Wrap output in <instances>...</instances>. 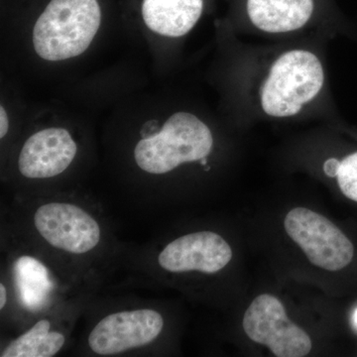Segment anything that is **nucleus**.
<instances>
[{
  "label": "nucleus",
  "instance_id": "nucleus-1",
  "mask_svg": "<svg viewBox=\"0 0 357 357\" xmlns=\"http://www.w3.org/2000/svg\"><path fill=\"white\" fill-rule=\"evenodd\" d=\"M100 21L98 0H51L33 29L35 51L53 62L77 57L95 38Z\"/></svg>",
  "mask_w": 357,
  "mask_h": 357
},
{
  "label": "nucleus",
  "instance_id": "nucleus-2",
  "mask_svg": "<svg viewBox=\"0 0 357 357\" xmlns=\"http://www.w3.org/2000/svg\"><path fill=\"white\" fill-rule=\"evenodd\" d=\"M325 83V70L312 52L292 50L282 54L270 68L260 89L263 112L272 117L299 114L318 96Z\"/></svg>",
  "mask_w": 357,
  "mask_h": 357
},
{
  "label": "nucleus",
  "instance_id": "nucleus-3",
  "mask_svg": "<svg viewBox=\"0 0 357 357\" xmlns=\"http://www.w3.org/2000/svg\"><path fill=\"white\" fill-rule=\"evenodd\" d=\"M213 145V134L204 122L189 112H177L159 133L137 143L134 158L145 172L161 175L181 164L206 159Z\"/></svg>",
  "mask_w": 357,
  "mask_h": 357
},
{
  "label": "nucleus",
  "instance_id": "nucleus-4",
  "mask_svg": "<svg viewBox=\"0 0 357 357\" xmlns=\"http://www.w3.org/2000/svg\"><path fill=\"white\" fill-rule=\"evenodd\" d=\"M284 225L288 236L314 266L338 271L351 262L354 248L351 241L319 213L305 208H294L289 211Z\"/></svg>",
  "mask_w": 357,
  "mask_h": 357
},
{
  "label": "nucleus",
  "instance_id": "nucleus-5",
  "mask_svg": "<svg viewBox=\"0 0 357 357\" xmlns=\"http://www.w3.org/2000/svg\"><path fill=\"white\" fill-rule=\"evenodd\" d=\"M244 332L253 342L267 345L277 357H303L310 354L312 340L304 330L288 319L276 297L258 296L246 310Z\"/></svg>",
  "mask_w": 357,
  "mask_h": 357
},
{
  "label": "nucleus",
  "instance_id": "nucleus-6",
  "mask_svg": "<svg viewBox=\"0 0 357 357\" xmlns=\"http://www.w3.org/2000/svg\"><path fill=\"white\" fill-rule=\"evenodd\" d=\"M34 223L47 243L66 252L84 255L100 241V225L76 204H43L35 213Z\"/></svg>",
  "mask_w": 357,
  "mask_h": 357
},
{
  "label": "nucleus",
  "instance_id": "nucleus-7",
  "mask_svg": "<svg viewBox=\"0 0 357 357\" xmlns=\"http://www.w3.org/2000/svg\"><path fill=\"white\" fill-rule=\"evenodd\" d=\"M163 328V317L154 310L114 312L91 330L89 345L96 354L114 356L150 344Z\"/></svg>",
  "mask_w": 357,
  "mask_h": 357
},
{
  "label": "nucleus",
  "instance_id": "nucleus-8",
  "mask_svg": "<svg viewBox=\"0 0 357 357\" xmlns=\"http://www.w3.org/2000/svg\"><path fill=\"white\" fill-rule=\"evenodd\" d=\"M232 250L220 234L199 231L178 237L159 255L158 262L172 273L199 271L213 274L230 262Z\"/></svg>",
  "mask_w": 357,
  "mask_h": 357
},
{
  "label": "nucleus",
  "instance_id": "nucleus-9",
  "mask_svg": "<svg viewBox=\"0 0 357 357\" xmlns=\"http://www.w3.org/2000/svg\"><path fill=\"white\" fill-rule=\"evenodd\" d=\"M77 144L64 128H47L33 134L21 150L18 168L26 178L56 177L76 157Z\"/></svg>",
  "mask_w": 357,
  "mask_h": 357
},
{
  "label": "nucleus",
  "instance_id": "nucleus-10",
  "mask_svg": "<svg viewBox=\"0 0 357 357\" xmlns=\"http://www.w3.org/2000/svg\"><path fill=\"white\" fill-rule=\"evenodd\" d=\"M324 0H241L243 13L256 29L280 34L297 31L318 13Z\"/></svg>",
  "mask_w": 357,
  "mask_h": 357
},
{
  "label": "nucleus",
  "instance_id": "nucleus-11",
  "mask_svg": "<svg viewBox=\"0 0 357 357\" xmlns=\"http://www.w3.org/2000/svg\"><path fill=\"white\" fill-rule=\"evenodd\" d=\"M204 8V0H142L141 13L150 30L167 37L191 31Z\"/></svg>",
  "mask_w": 357,
  "mask_h": 357
},
{
  "label": "nucleus",
  "instance_id": "nucleus-12",
  "mask_svg": "<svg viewBox=\"0 0 357 357\" xmlns=\"http://www.w3.org/2000/svg\"><path fill=\"white\" fill-rule=\"evenodd\" d=\"M50 321L41 319L31 330L13 340L1 352V357H51L65 344L63 333L50 332Z\"/></svg>",
  "mask_w": 357,
  "mask_h": 357
},
{
  "label": "nucleus",
  "instance_id": "nucleus-13",
  "mask_svg": "<svg viewBox=\"0 0 357 357\" xmlns=\"http://www.w3.org/2000/svg\"><path fill=\"white\" fill-rule=\"evenodd\" d=\"M337 180L342 194L357 202V152L340 161Z\"/></svg>",
  "mask_w": 357,
  "mask_h": 357
},
{
  "label": "nucleus",
  "instance_id": "nucleus-14",
  "mask_svg": "<svg viewBox=\"0 0 357 357\" xmlns=\"http://www.w3.org/2000/svg\"><path fill=\"white\" fill-rule=\"evenodd\" d=\"M340 164V161L335 158L326 160V163L324 164V172L328 177L337 178Z\"/></svg>",
  "mask_w": 357,
  "mask_h": 357
},
{
  "label": "nucleus",
  "instance_id": "nucleus-15",
  "mask_svg": "<svg viewBox=\"0 0 357 357\" xmlns=\"http://www.w3.org/2000/svg\"><path fill=\"white\" fill-rule=\"evenodd\" d=\"M9 121L6 109L3 107H0V137L3 138L8 132Z\"/></svg>",
  "mask_w": 357,
  "mask_h": 357
},
{
  "label": "nucleus",
  "instance_id": "nucleus-16",
  "mask_svg": "<svg viewBox=\"0 0 357 357\" xmlns=\"http://www.w3.org/2000/svg\"><path fill=\"white\" fill-rule=\"evenodd\" d=\"M7 293L6 288L4 287L3 284H0V309H3L6 305Z\"/></svg>",
  "mask_w": 357,
  "mask_h": 357
},
{
  "label": "nucleus",
  "instance_id": "nucleus-17",
  "mask_svg": "<svg viewBox=\"0 0 357 357\" xmlns=\"http://www.w3.org/2000/svg\"><path fill=\"white\" fill-rule=\"evenodd\" d=\"M354 324L357 326V309L356 310V312H354Z\"/></svg>",
  "mask_w": 357,
  "mask_h": 357
}]
</instances>
